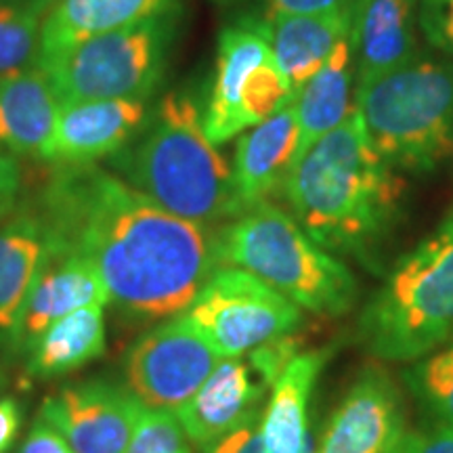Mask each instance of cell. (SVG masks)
Segmentation results:
<instances>
[{
    "label": "cell",
    "instance_id": "6da1fadb",
    "mask_svg": "<svg viewBox=\"0 0 453 453\" xmlns=\"http://www.w3.org/2000/svg\"><path fill=\"white\" fill-rule=\"evenodd\" d=\"M30 211L49 250L88 258L110 304L133 324L185 313L219 269L217 235L168 212L97 164L55 166Z\"/></svg>",
    "mask_w": 453,
    "mask_h": 453
},
{
    "label": "cell",
    "instance_id": "7a4b0ae2",
    "mask_svg": "<svg viewBox=\"0 0 453 453\" xmlns=\"http://www.w3.org/2000/svg\"><path fill=\"white\" fill-rule=\"evenodd\" d=\"M283 194L321 248L367 258L399 219L405 180L376 154L355 107L300 151Z\"/></svg>",
    "mask_w": 453,
    "mask_h": 453
},
{
    "label": "cell",
    "instance_id": "3957f363",
    "mask_svg": "<svg viewBox=\"0 0 453 453\" xmlns=\"http://www.w3.org/2000/svg\"><path fill=\"white\" fill-rule=\"evenodd\" d=\"M111 164L128 185L194 223L211 226L246 211L234 168L206 134L200 107L183 90L162 97Z\"/></svg>",
    "mask_w": 453,
    "mask_h": 453
},
{
    "label": "cell",
    "instance_id": "277c9868",
    "mask_svg": "<svg viewBox=\"0 0 453 453\" xmlns=\"http://www.w3.org/2000/svg\"><path fill=\"white\" fill-rule=\"evenodd\" d=\"M217 252L226 267L248 271L309 313L338 317L357 300L353 273L269 200L229 220L217 234Z\"/></svg>",
    "mask_w": 453,
    "mask_h": 453
},
{
    "label": "cell",
    "instance_id": "5b68a950",
    "mask_svg": "<svg viewBox=\"0 0 453 453\" xmlns=\"http://www.w3.org/2000/svg\"><path fill=\"white\" fill-rule=\"evenodd\" d=\"M355 107L372 147L388 166L433 170L453 145V64L416 55L357 84Z\"/></svg>",
    "mask_w": 453,
    "mask_h": 453
},
{
    "label": "cell",
    "instance_id": "8992f818",
    "mask_svg": "<svg viewBox=\"0 0 453 453\" xmlns=\"http://www.w3.org/2000/svg\"><path fill=\"white\" fill-rule=\"evenodd\" d=\"M453 334V214L396 263L359 317L373 357L418 361Z\"/></svg>",
    "mask_w": 453,
    "mask_h": 453
},
{
    "label": "cell",
    "instance_id": "52a82bcc",
    "mask_svg": "<svg viewBox=\"0 0 453 453\" xmlns=\"http://www.w3.org/2000/svg\"><path fill=\"white\" fill-rule=\"evenodd\" d=\"M173 15L107 32L73 44L49 64L36 65L61 104L76 101H147L162 84Z\"/></svg>",
    "mask_w": 453,
    "mask_h": 453
},
{
    "label": "cell",
    "instance_id": "ba28073f",
    "mask_svg": "<svg viewBox=\"0 0 453 453\" xmlns=\"http://www.w3.org/2000/svg\"><path fill=\"white\" fill-rule=\"evenodd\" d=\"M183 315L223 359L246 357L303 321L298 304L237 267L214 271Z\"/></svg>",
    "mask_w": 453,
    "mask_h": 453
},
{
    "label": "cell",
    "instance_id": "9c48e42d",
    "mask_svg": "<svg viewBox=\"0 0 453 453\" xmlns=\"http://www.w3.org/2000/svg\"><path fill=\"white\" fill-rule=\"evenodd\" d=\"M220 359L180 313L133 340L122 357L124 387L150 410L177 411L206 382Z\"/></svg>",
    "mask_w": 453,
    "mask_h": 453
},
{
    "label": "cell",
    "instance_id": "30bf717a",
    "mask_svg": "<svg viewBox=\"0 0 453 453\" xmlns=\"http://www.w3.org/2000/svg\"><path fill=\"white\" fill-rule=\"evenodd\" d=\"M145 405L107 378L65 382L44 395L38 418L76 453H127Z\"/></svg>",
    "mask_w": 453,
    "mask_h": 453
},
{
    "label": "cell",
    "instance_id": "8fae6325",
    "mask_svg": "<svg viewBox=\"0 0 453 453\" xmlns=\"http://www.w3.org/2000/svg\"><path fill=\"white\" fill-rule=\"evenodd\" d=\"M403 437L399 388L387 372L365 367L332 413L313 453H390Z\"/></svg>",
    "mask_w": 453,
    "mask_h": 453
},
{
    "label": "cell",
    "instance_id": "7c38bea8",
    "mask_svg": "<svg viewBox=\"0 0 453 453\" xmlns=\"http://www.w3.org/2000/svg\"><path fill=\"white\" fill-rule=\"evenodd\" d=\"M147 118V101L137 99L61 104L44 162L87 166L113 157L137 137Z\"/></svg>",
    "mask_w": 453,
    "mask_h": 453
},
{
    "label": "cell",
    "instance_id": "4fadbf2b",
    "mask_svg": "<svg viewBox=\"0 0 453 453\" xmlns=\"http://www.w3.org/2000/svg\"><path fill=\"white\" fill-rule=\"evenodd\" d=\"M84 307H110V292L99 269L81 254L49 250L7 355L24 359L44 330Z\"/></svg>",
    "mask_w": 453,
    "mask_h": 453
},
{
    "label": "cell",
    "instance_id": "5bb4252c",
    "mask_svg": "<svg viewBox=\"0 0 453 453\" xmlns=\"http://www.w3.org/2000/svg\"><path fill=\"white\" fill-rule=\"evenodd\" d=\"M263 380L243 357L220 359L206 382L174 411L194 449L208 451L220 439L260 416Z\"/></svg>",
    "mask_w": 453,
    "mask_h": 453
},
{
    "label": "cell",
    "instance_id": "9a60e30c",
    "mask_svg": "<svg viewBox=\"0 0 453 453\" xmlns=\"http://www.w3.org/2000/svg\"><path fill=\"white\" fill-rule=\"evenodd\" d=\"M273 57L269 21L246 17L225 27L219 36L217 72L203 111V128L214 145H223L243 133L240 95L254 67Z\"/></svg>",
    "mask_w": 453,
    "mask_h": 453
},
{
    "label": "cell",
    "instance_id": "2e32d148",
    "mask_svg": "<svg viewBox=\"0 0 453 453\" xmlns=\"http://www.w3.org/2000/svg\"><path fill=\"white\" fill-rule=\"evenodd\" d=\"M300 147V128L292 104L257 127L243 130L237 139L234 179L243 208L267 202L283 189Z\"/></svg>",
    "mask_w": 453,
    "mask_h": 453
},
{
    "label": "cell",
    "instance_id": "e0dca14e",
    "mask_svg": "<svg viewBox=\"0 0 453 453\" xmlns=\"http://www.w3.org/2000/svg\"><path fill=\"white\" fill-rule=\"evenodd\" d=\"M418 0H353L350 47L359 82L382 76L416 57Z\"/></svg>",
    "mask_w": 453,
    "mask_h": 453
},
{
    "label": "cell",
    "instance_id": "ac0fdd59",
    "mask_svg": "<svg viewBox=\"0 0 453 453\" xmlns=\"http://www.w3.org/2000/svg\"><path fill=\"white\" fill-rule=\"evenodd\" d=\"M59 110L61 101L41 67L0 78V150L44 162Z\"/></svg>",
    "mask_w": 453,
    "mask_h": 453
},
{
    "label": "cell",
    "instance_id": "d6986e66",
    "mask_svg": "<svg viewBox=\"0 0 453 453\" xmlns=\"http://www.w3.org/2000/svg\"><path fill=\"white\" fill-rule=\"evenodd\" d=\"M179 0H55L44 21L36 65L65 53L73 44L173 15Z\"/></svg>",
    "mask_w": 453,
    "mask_h": 453
},
{
    "label": "cell",
    "instance_id": "ffe728a7",
    "mask_svg": "<svg viewBox=\"0 0 453 453\" xmlns=\"http://www.w3.org/2000/svg\"><path fill=\"white\" fill-rule=\"evenodd\" d=\"M327 357V350L298 353L271 387V396L258 418L263 453H313L311 396Z\"/></svg>",
    "mask_w": 453,
    "mask_h": 453
},
{
    "label": "cell",
    "instance_id": "44dd1931",
    "mask_svg": "<svg viewBox=\"0 0 453 453\" xmlns=\"http://www.w3.org/2000/svg\"><path fill=\"white\" fill-rule=\"evenodd\" d=\"M350 24L353 0L319 13H294L269 19L273 59L294 90L330 59L340 42L347 41Z\"/></svg>",
    "mask_w": 453,
    "mask_h": 453
},
{
    "label": "cell",
    "instance_id": "7402d4cb",
    "mask_svg": "<svg viewBox=\"0 0 453 453\" xmlns=\"http://www.w3.org/2000/svg\"><path fill=\"white\" fill-rule=\"evenodd\" d=\"M47 254V231L32 211L13 214L0 223V350L4 353Z\"/></svg>",
    "mask_w": 453,
    "mask_h": 453
},
{
    "label": "cell",
    "instance_id": "603a6c76",
    "mask_svg": "<svg viewBox=\"0 0 453 453\" xmlns=\"http://www.w3.org/2000/svg\"><path fill=\"white\" fill-rule=\"evenodd\" d=\"M107 307H84L55 321L24 355L27 382H50L101 359L107 350Z\"/></svg>",
    "mask_w": 453,
    "mask_h": 453
},
{
    "label": "cell",
    "instance_id": "cb8c5ba5",
    "mask_svg": "<svg viewBox=\"0 0 453 453\" xmlns=\"http://www.w3.org/2000/svg\"><path fill=\"white\" fill-rule=\"evenodd\" d=\"M353 47L350 36L336 47L330 59L317 70L309 81H304L292 95V107L300 128L298 154L336 128L355 105H350L353 88Z\"/></svg>",
    "mask_w": 453,
    "mask_h": 453
},
{
    "label": "cell",
    "instance_id": "d4e9b609",
    "mask_svg": "<svg viewBox=\"0 0 453 453\" xmlns=\"http://www.w3.org/2000/svg\"><path fill=\"white\" fill-rule=\"evenodd\" d=\"M53 4L55 0L0 3V78L36 65L42 27Z\"/></svg>",
    "mask_w": 453,
    "mask_h": 453
},
{
    "label": "cell",
    "instance_id": "484cf974",
    "mask_svg": "<svg viewBox=\"0 0 453 453\" xmlns=\"http://www.w3.org/2000/svg\"><path fill=\"white\" fill-rule=\"evenodd\" d=\"M407 382L422 405L441 422H453V334L407 372Z\"/></svg>",
    "mask_w": 453,
    "mask_h": 453
},
{
    "label": "cell",
    "instance_id": "4316f807",
    "mask_svg": "<svg viewBox=\"0 0 453 453\" xmlns=\"http://www.w3.org/2000/svg\"><path fill=\"white\" fill-rule=\"evenodd\" d=\"M294 88L275 59L263 61L254 67L240 95V113L243 128L265 122L292 101Z\"/></svg>",
    "mask_w": 453,
    "mask_h": 453
},
{
    "label": "cell",
    "instance_id": "83f0119b",
    "mask_svg": "<svg viewBox=\"0 0 453 453\" xmlns=\"http://www.w3.org/2000/svg\"><path fill=\"white\" fill-rule=\"evenodd\" d=\"M127 453H194L174 411L145 407Z\"/></svg>",
    "mask_w": 453,
    "mask_h": 453
},
{
    "label": "cell",
    "instance_id": "f1b7e54d",
    "mask_svg": "<svg viewBox=\"0 0 453 453\" xmlns=\"http://www.w3.org/2000/svg\"><path fill=\"white\" fill-rule=\"evenodd\" d=\"M298 347L300 344L296 336H294V332L286 334V336L269 340L263 347L248 353V364H250L254 373L263 380L265 387L271 388L277 378L281 376L283 370L292 364L294 357L298 355Z\"/></svg>",
    "mask_w": 453,
    "mask_h": 453
},
{
    "label": "cell",
    "instance_id": "f546056e",
    "mask_svg": "<svg viewBox=\"0 0 453 453\" xmlns=\"http://www.w3.org/2000/svg\"><path fill=\"white\" fill-rule=\"evenodd\" d=\"M418 21L433 47L453 55V0H418Z\"/></svg>",
    "mask_w": 453,
    "mask_h": 453
},
{
    "label": "cell",
    "instance_id": "4dcf8cb0",
    "mask_svg": "<svg viewBox=\"0 0 453 453\" xmlns=\"http://www.w3.org/2000/svg\"><path fill=\"white\" fill-rule=\"evenodd\" d=\"M21 194V166L17 157L0 150V223L13 217Z\"/></svg>",
    "mask_w": 453,
    "mask_h": 453
},
{
    "label": "cell",
    "instance_id": "1f68e13d",
    "mask_svg": "<svg viewBox=\"0 0 453 453\" xmlns=\"http://www.w3.org/2000/svg\"><path fill=\"white\" fill-rule=\"evenodd\" d=\"M17 453H76L57 430L36 416Z\"/></svg>",
    "mask_w": 453,
    "mask_h": 453
},
{
    "label": "cell",
    "instance_id": "d6a6232c",
    "mask_svg": "<svg viewBox=\"0 0 453 453\" xmlns=\"http://www.w3.org/2000/svg\"><path fill=\"white\" fill-rule=\"evenodd\" d=\"M24 422V403L13 395H0V453H13Z\"/></svg>",
    "mask_w": 453,
    "mask_h": 453
},
{
    "label": "cell",
    "instance_id": "836d02e7",
    "mask_svg": "<svg viewBox=\"0 0 453 453\" xmlns=\"http://www.w3.org/2000/svg\"><path fill=\"white\" fill-rule=\"evenodd\" d=\"M407 453H453V422H441L430 433H407Z\"/></svg>",
    "mask_w": 453,
    "mask_h": 453
},
{
    "label": "cell",
    "instance_id": "e575fe53",
    "mask_svg": "<svg viewBox=\"0 0 453 453\" xmlns=\"http://www.w3.org/2000/svg\"><path fill=\"white\" fill-rule=\"evenodd\" d=\"M258 418L226 434L225 439H220L217 445H212L203 453H263L258 439Z\"/></svg>",
    "mask_w": 453,
    "mask_h": 453
},
{
    "label": "cell",
    "instance_id": "d590c367",
    "mask_svg": "<svg viewBox=\"0 0 453 453\" xmlns=\"http://www.w3.org/2000/svg\"><path fill=\"white\" fill-rule=\"evenodd\" d=\"M349 0H265V17L263 19H275V17L294 15V13H319Z\"/></svg>",
    "mask_w": 453,
    "mask_h": 453
},
{
    "label": "cell",
    "instance_id": "8d00e7d4",
    "mask_svg": "<svg viewBox=\"0 0 453 453\" xmlns=\"http://www.w3.org/2000/svg\"><path fill=\"white\" fill-rule=\"evenodd\" d=\"M390 453H407V433H405V437H403V441H401V443H399V445H396V447H395V449H393V451H390Z\"/></svg>",
    "mask_w": 453,
    "mask_h": 453
},
{
    "label": "cell",
    "instance_id": "74e56055",
    "mask_svg": "<svg viewBox=\"0 0 453 453\" xmlns=\"http://www.w3.org/2000/svg\"><path fill=\"white\" fill-rule=\"evenodd\" d=\"M4 388V376H3V372H0V390Z\"/></svg>",
    "mask_w": 453,
    "mask_h": 453
},
{
    "label": "cell",
    "instance_id": "f35d334b",
    "mask_svg": "<svg viewBox=\"0 0 453 453\" xmlns=\"http://www.w3.org/2000/svg\"><path fill=\"white\" fill-rule=\"evenodd\" d=\"M217 3H229V0H217Z\"/></svg>",
    "mask_w": 453,
    "mask_h": 453
},
{
    "label": "cell",
    "instance_id": "ab89813d",
    "mask_svg": "<svg viewBox=\"0 0 453 453\" xmlns=\"http://www.w3.org/2000/svg\"><path fill=\"white\" fill-rule=\"evenodd\" d=\"M0 3H3V0H0Z\"/></svg>",
    "mask_w": 453,
    "mask_h": 453
}]
</instances>
